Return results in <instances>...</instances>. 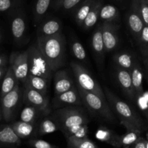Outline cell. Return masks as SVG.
Returning <instances> with one entry per match:
<instances>
[{
  "instance_id": "cell-1",
  "label": "cell",
  "mask_w": 148,
  "mask_h": 148,
  "mask_svg": "<svg viewBox=\"0 0 148 148\" xmlns=\"http://www.w3.org/2000/svg\"><path fill=\"white\" fill-rule=\"evenodd\" d=\"M106 99L115 116L119 118L121 123L126 131H143L145 122L136 110L125 101L119 97L106 86H103Z\"/></svg>"
},
{
  "instance_id": "cell-2",
  "label": "cell",
  "mask_w": 148,
  "mask_h": 148,
  "mask_svg": "<svg viewBox=\"0 0 148 148\" xmlns=\"http://www.w3.org/2000/svg\"><path fill=\"white\" fill-rule=\"evenodd\" d=\"M38 47L54 72L64 66L66 59V41L63 34L49 37H37Z\"/></svg>"
},
{
  "instance_id": "cell-3",
  "label": "cell",
  "mask_w": 148,
  "mask_h": 148,
  "mask_svg": "<svg viewBox=\"0 0 148 148\" xmlns=\"http://www.w3.org/2000/svg\"><path fill=\"white\" fill-rule=\"evenodd\" d=\"M59 130L66 135L71 129L89 122V117L86 110L82 106H70L58 108L50 113Z\"/></svg>"
},
{
  "instance_id": "cell-4",
  "label": "cell",
  "mask_w": 148,
  "mask_h": 148,
  "mask_svg": "<svg viewBox=\"0 0 148 148\" xmlns=\"http://www.w3.org/2000/svg\"><path fill=\"white\" fill-rule=\"evenodd\" d=\"M78 87V86H77ZM83 101L84 106L92 116L102 121L113 123L116 122V116L109 106L107 99H104L92 92H86L78 87Z\"/></svg>"
},
{
  "instance_id": "cell-5",
  "label": "cell",
  "mask_w": 148,
  "mask_h": 148,
  "mask_svg": "<svg viewBox=\"0 0 148 148\" xmlns=\"http://www.w3.org/2000/svg\"><path fill=\"white\" fill-rule=\"evenodd\" d=\"M71 68L76 82V86L86 92H92L106 99L103 89L92 74L79 62H71Z\"/></svg>"
},
{
  "instance_id": "cell-6",
  "label": "cell",
  "mask_w": 148,
  "mask_h": 148,
  "mask_svg": "<svg viewBox=\"0 0 148 148\" xmlns=\"http://www.w3.org/2000/svg\"><path fill=\"white\" fill-rule=\"evenodd\" d=\"M29 74L44 78L51 82L53 79L54 71L51 68L47 60L38 47L36 44L33 45L28 49Z\"/></svg>"
},
{
  "instance_id": "cell-7",
  "label": "cell",
  "mask_w": 148,
  "mask_h": 148,
  "mask_svg": "<svg viewBox=\"0 0 148 148\" xmlns=\"http://www.w3.org/2000/svg\"><path fill=\"white\" fill-rule=\"evenodd\" d=\"M22 99L23 90L20 86V82H18L10 92L1 98L2 120L6 122L12 121Z\"/></svg>"
},
{
  "instance_id": "cell-8",
  "label": "cell",
  "mask_w": 148,
  "mask_h": 148,
  "mask_svg": "<svg viewBox=\"0 0 148 148\" xmlns=\"http://www.w3.org/2000/svg\"><path fill=\"white\" fill-rule=\"evenodd\" d=\"M28 51L13 52L10 58V66L12 68L17 80L24 84L29 75L28 66Z\"/></svg>"
},
{
  "instance_id": "cell-9",
  "label": "cell",
  "mask_w": 148,
  "mask_h": 148,
  "mask_svg": "<svg viewBox=\"0 0 148 148\" xmlns=\"http://www.w3.org/2000/svg\"><path fill=\"white\" fill-rule=\"evenodd\" d=\"M22 99L25 105L35 107L41 110L51 111L49 97L26 86H23Z\"/></svg>"
},
{
  "instance_id": "cell-10",
  "label": "cell",
  "mask_w": 148,
  "mask_h": 148,
  "mask_svg": "<svg viewBox=\"0 0 148 148\" xmlns=\"http://www.w3.org/2000/svg\"><path fill=\"white\" fill-rule=\"evenodd\" d=\"M101 31L106 52L116 50L119 46V24L101 23Z\"/></svg>"
},
{
  "instance_id": "cell-11",
  "label": "cell",
  "mask_w": 148,
  "mask_h": 148,
  "mask_svg": "<svg viewBox=\"0 0 148 148\" xmlns=\"http://www.w3.org/2000/svg\"><path fill=\"white\" fill-rule=\"evenodd\" d=\"M83 101L77 86L67 92L54 96L52 107L54 109L70 106H83Z\"/></svg>"
},
{
  "instance_id": "cell-12",
  "label": "cell",
  "mask_w": 148,
  "mask_h": 148,
  "mask_svg": "<svg viewBox=\"0 0 148 148\" xmlns=\"http://www.w3.org/2000/svg\"><path fill=\"white\" fill-rule=\"evenodd\" d=\"M126 23L131 34L136 42L145 26V23L138 9L136 0H132L130 10L126 16Z\"/></svg>"
},
{
  "instance_id": "cell-13",
  "label": "cell",
  "mask_w": 148,
  "mask_h": 148,
  "mask_svg": "<svg viewBox=\"0 0 148 148\" xmlns=\"http://www.w3.org/2000/svg\"><path fill=\"white\" fill-rule=\"evenodd\" d=\"M91 45L93 55L95 56V62L99 68L102 69L105 62V55L106 53L105 45H104L103 39H102V31H101L100 25L96 27L94 31L91 41Z\"/></svg>"
},
{
  "instance_id": "cell-14",
  "label": "cell",
  "mask_w": 148,
  "mask_h": 148,
  "mask_svg": "<svg viewBox=\"0 0 148 148\" xmlns=\"http://www.w3.org/2000/svg\"><path fill=\"white\" fill-rule=\"evenodd\" d=\"M52 79L54 81L55 95L63 93L76 86L75 82L68 71L62 68L54 73Z\"/></svg>"
},
{
  "instance_id": "cell-15",
  "label": "cell",
  "mask_w": 148,
  "mask_h": 148,
  "mask_svg": "<svg viewBox=\"0 0 148 148\" xmlns=\"http://www.w3.org/2000/svg\"><path fill=\"white\" fill-rule=\"evenodd\" d=\"M115 76L119 86L126 97L132 102H136V95L132 84L130 71L116 67Z\"/></svg>"
},
{
  "instance_id": "cell-16",
  "label": "cell",
  "mask_w": 148,
  "mask_h": 148,
  "mask_svg": "<svg viewBox=\"0 0 148 148\" xmlns=\"http://www.w3.org/2000/svg\"><path fill=\"white\" fill-rule=\"evenodd\" d=\"M28 25L25 15L21 12L14 15L11 21V32L16 43L21 44L26 40Z\"/></svg>"
},
{
  "instance_id": "cell-17",
  "label": "cell",
  "mask_w": 148,
  "mask_h": 148,
  "mask_svg": "<svg viewBox=\"0 0 148 148\" xmlns=\"http://www.w3.org/2000/svg\"><path fill=\"white\" fill-rule=\"evenodd\" d=\"M62 23L58 18H49L41 22L37 28V37H49L62 33Z\"/></svg>"
},
{
  "instance_id": "cell-18",
  "label": "cell",
  "mask_w": 148,
  "mask_h": 148,
  "mask_svg": "<svg viewBox=\"0 0 148 148\" xmlns=\"http://www.w3.org/2000/svg\"><path fill=\"white\" fill-rule=\"evenodd\" d=\"M21 143V139L14 132L10 124L0 126V148H16Z\"/></svg>"
},
{
  "instance_id": "cell-19",
  "label": "cell",
  "mask_w": 148,
  "mask_h": 148,
  "mask_svg": "<svg viewBox=\"0 0 148 148\" xmlns=\"http://www.w3.org/2000/svg\"><path fill=\"white\" fill-rule=\"evenodd\" d=\"M138 60H139L134 53L126 50L116 52L113 57V63L116 67L129 71Z\"/></svg>"
},
{
  "instance_id": "cell-20",
  "label": "cell",
  "mask_w": 148,
  "mask_h": 148,
  "mask_svg": "<svg viewBox=\"0 0 148 148\" xmlns=\"http://www.w3.org/2000/svg\"><path fill=\"white\" fill-rule=\"evenodd\" d=\"M51 113V111L41 110L35 107L26 105L21 111L20 119L21 121L26 123H37L42 118L48 116Z\"/></svg>"
},
{
  "instance_id": "cell-21",
  "label": "cell",
  "mask_w": 148,
  "mask_h": 148,
  "mask_svg": "<svg viewBox=\"0 0 148 148\" xmlns=\"http://www.w3.org/2000/svg\"><path fill=\"white\" fill-rule=\"evenodd\" d=\"M10 126L21 139H29L36 136L37 123H26L20 120L12 123Z\"/></svg>"
},
{
  "instance_id": "cell-22",
  "label": "cell",
  "mask_w": 148,
  "mask_h": 148,
  "mask_svg": "<svg viewBox=\"0 0 148 148\" xmlns=\"http://www.w3.org/2000/svg\"><path fill=\"white\" fill-rule=\"evenodd\" d=\"M95 137L98 140L105 142L114 147L121 148L120 135L105 126H100L98 128L95 132Z\"/></svg>"
},
{
  "instance_id": "cell-23",
  "label": "cell",
  "mask_w": 148,
  "mask_h": 148,
  "mask_svg": "<svg viewBox=\"0 0 148 148\" xmlns=\"http://www.w3.org/2000/svg\"><path fill=\"white\" fill-rule=\"evenodd\" d=\"M131 76H132V84H133L134 90L136 95V100L139 97H140L144 93L143 90V76L144 73L142 67L139 61L138 60L130 71Z\"/></svg>"
},
{
  "instance_id": "cell-24",
  "label": "cell",
  "mask_w": 148,
  "mask_h": 148,
  "mask_svg": "<svg viewBox=\"0 0 148 148\" xmlns=\"http://www.w3.org/2000/svg\"><path fill=\"white\" fill-rule=\"evenodd\" d=\"M58 130H59V128L56 122L49 114L42 118L37 123L36 136H45V135L54 133Z\"/></svg>"
},
{
  "instance_id": "cell-25",
  "label": "cell",
  "mask_w": 148,
  "mask_h": 148,
  "mask_svg": "<svg viewBox=\"0 0 148 148\" xmlns=\"http://www.w3.org/2000/svg\"><path fill=\"white\" fill-rule=\"evenodd\" d=\"M120 19V12L116 6L111 5H102L99 13L101 22L119 24Z\"/></svg>"
},
{
  "instance_id": "cell-26",
  "label": "cell",
  "mask_w": 148,
  "mask_h": 148,
  "mask_svg": "<svg viewBox=\"0 0 148 148\" xmlns=\"http://www.w3.org/2000/svg\"><path fill=\"white\" fill-rule=\"evenodd\" d=\"M49 83L50 82L44 78L33 76L29 74L23 86H26L43 95H47Z\"/></svg>"
},
{
  "instance_id": "cell-27",
  "label": "cell",
  "mask_w": 148,
  "mask_h": 148,
  "mask_svg": "<svg viewBox=\"0 0 148 148\" xmlns=\"http://www.w3.org/2000/svg\"><path fill=\"white\" fill-rule=\"evenodd\" d=\"M102 5V0H97L96 3L84 21L82 27L84 30H90L95 26L99 19V13Z\"/></svg>"
},
{
  "instance_id": "cell-28",
  "label": "cell",
  "mask_w": 148,
  "mask_h": 148,
  "mask_svg": "<svg viewBox=\"0 0 148 148\" xmlns=\"http://www.w3.org/2000/svg\"><path fill=\"white\" fill-rule=\"evenodd\" d=\"M96 2L97 0H84V2H81L80 5L77 7L74 17L78 25L82 26L84 21L86 19V16Z\"/></svg>"
},
{
  "instance_id": "cell-29",
  "label": "cell",
  "mask_w": 148,
  "mask_h": 148,
  "mask_svg": "<svg viewBox=\"0 0 148 148\" xmlns=\"http://www.w3.org/2000/svg\"><path fill=\"white\" fill-rule=\"evenodd\" d=\"M18 82H19L17 80L12 68L9 65L8 70H7L6 73H5V76H4L3 82H2V84L1 98L3 97L4 96H5L9 92H10L15 87V86H16Z\"/></svg>"
},
{
  "instance_id": "cell-30",
  "label": "cell",
  "mask_w": 148,
  "mask_h": 148,
  "mask_svg": "<svg viewBox=\"0 0 148 148\" xmlns=\"http://www.w3.org/2000/svg\"><path fill=\"white\" fill-rule=\"evenodd\" d=\"M67 148H99L97 145L89 139L69 136L66 138Z\"/></svg>"
},
{
  "instance_id": "cell-31",
  "label": "cell",
  "mask_w": 148,
  "mask_h": 148,
  "mask_svg": "<svg viewBox=\"0 0 148 148\" xmlns=\"http://www.w3.org/2000/svg\"><path fill=\"white\" fill-rule=\"evenodd\" d=\"M71 50L73 56L79 62H85L87 61V55L83 45L76 39H72L71 42Z\"/></svg>"
},
{
  "instance_id": "cell-32",
  "label": "cell",
  "mask_w": 148,
  "mask_h": 148,
  "mask_svg": "<svg viewBox=\"0 0 148 148\" xmlns=\"http://www.w3.org/2000/svg\"><path fill=\"white\" fill-rule=\"evenodd\" d=\"M52 0H37L34 8V14L36 23H41L50 6Z\"/></svg>"
},
{
  "instance_id": "cell-33",
  "label": "cell",
  "mask_w": 148,
  "mask_h": 148,
  "mask_svg": "<svg viewBox=\"0 0 148 148\" xmlns=\"http://www.w3.org/2000/svg\"><path fill=\"white\" fill-rule=\"evenodd\" d=\"M142 132L139 131H126L124 134L120 136L121 148H129L132 147L140 137Z\"/></svg>"
},
{
  "instance_id": "cell-34",
  "label": "cell",
  "mask_w": 148,
  "mask_h": 148,
  "mask_svg": "<svg viewBox=\"0 0 148 148\" xmlns=\"http://www.w3.org/2000/svg\"><path fill=\"white\" fill-rule=\"evenodd\" d=\"M136 43L142 58H148V25H145Z\"/></svg>"
},
{
  "instance_id": "cell-35",
  "label": "cell",
  "mask_w": 148,
  "mask_h": 148,
  "mask_svg": "<svg viewBox=\"0 0 148 148\" xmlns=\"http://www.w3.org/2000/svg\"><path fill=\"white\" fill-rule=\"evenodd\" d=\"M140 15L145 25H148V3L146 0H136Z\"/></svg>"
},
{
  "instance_id": "cell-36",
  "label": "cell",
  "mask_w": 148,
  "mask_h": 148,
  "mask_svg": "<svg viewBox=\"0 0 148 148\" xmlns=\"http://www.w3.org/2000/svg\"><path fill=\"white\" fill-rule=\"evenodd\" d=\"M28 144L33 148H58L47 141L39 139H30Z\"/></svg>"
},
{
  "instance_id": "cell-37",
  "label": "cell",
  "mask_w": 148,
  "mask_h": 148,
  "mask_svg": "<svg viewBox=\"0 0 148 148\" xmlns=\"http://www.w3.org/2000/svg\"><path fill=\"white\" fill-rule=\"evenodd\" d=\"M82 2V0H64L61 5L60 9L63 11H70L77 7Z\"/></svg>"
},
{
  "instance_id": "cell-38",
  "label": "cell",
  "mask_w": 148,
  "mask_h": 148,
  "mask_svg": "<svg viewBox=\"0 0 148 148\" xmlns=\"http://www.w3.org/2000/svg\"><path fill=\"white\" fill-rule=\"evenodd\" d=\"M13 0H0V12H5L13 7Z\"/></svg>"
},
{
  "instance_id": "cell-39",
  "label": "cell",
  "mask_w": 148,
  "mask_h": 148,
  "mask_svg": "<svg viewBox=\"0 0 148 148\" xmlns=\"http://www.w3.org/2000/svg\"><path fill=\"white\" fill-rule=\"evenodd\" d=\"M132 148H146V139L140 136L139 139L132 145Z\"/></svg>"
},
{
  "instance_id": "cell-40",
  "label": "cell",
  "mask_w": 148,
  "mask_h": 148,
  "mask_svg": "<svg viewBox=\"0 0 148 148\" xmlns=\"http://www.w3.org/2000/svg\"><path fill=\"white\" fill-rule=\"evenodd\" d=\"M142 60H143V64H144V66H145V73H146V76L148 81V58H142Z\"/></svg>"
},
{
  "instance_id": "cell-41",
  "label": "cell",
  "mask_w": 148,
  "mask_h": 148,
  "mask_svg": "<svg viewBox=\"0 0 148 148\" xmlns=\"http://www.w3.org/2000/svg\"><path fill=\"white\" fill-rule=\"evenodd\" d=\"M8 63V58L5 55H0V68Z\"/></svg>"
},
{
  "instance_id": "cell-42",
  "label": "cell",
  "mask_w": 148,
  "mask_h": 148,
  "mask_svg": "<svg viewBox=\"0 0 148 148\" xmlns=\"http://www.w3.org/2000/svg\"><path fill=\"white\" fill-rule=\"evenodd\" d=\"M8 65H4V66L1 67L0 68V80L2 79V77H4L7 72V70H8Z\"/></svg>"
},
{
  "instance_id": "cell-43",
  "label": "cell",
  "mask_w": 148,
  "mask_h": 148,
  "mask_svg": "<svg viewBox=\"0 0 148 148\" xmlns=\"http://www.w3.org/2000/svg\"><path fill=\"white\" fill-rule=\"evenodd\" d=\"M63 1L64 0H55V2H54V8L55 10L60 9L61 5H62Z\"/></svg>"
},
{
  "instance_id": "cell-44",
  "label": "cell",
  "mask_w": 148,
  "mask_h": 148,
  "mask_svg": "<svg viewBox=\"0 0 148 148\" xmlns=\"http://www.w3.org/2000/svg\"><path fill=\"white\" fill-rule=\"evenodd\" d=\"M2 120V108H1V102H0V121Z\"/></svg>"
},
{
  "instance_id": "cell-45",
  "label": "cell",
  "mask_w": 148,
  "mask_h": 148,
  "mask_svg": "<svg viewBox=\"0 0 148 148\" xmlns=\"http://www.w3.org/2000/svg\"><path fill=\"white\" fill-rule=\"evenodd\" d=\"M146 148H148V134H147V139H146Z\"/></svg>"
},
{
  "instance_id": "cell-46",
  "label": "cell",
  "mask_w": 148,
  "mask_h": 148,
  "mask_svg": "<svg viewBox=\"0 0 148 148\" xmlns=\"http://www.w3.org/2000/svg\"><path fill=\"white\" fill-rule=\"evenodd\" d=\"M2 34H1V33H0V42H1V41H2Z\"/></svg>"
},
{
  "instance_id": "cell-47",
  "label": "cell",
  "mask_w": 148,
  "mask_h": 148,
  "mask_svg": "<svg viewBox=\"0 0 148 148\" xmlns=\"http://www.w3.org/2000/svg\"><path fill=\"white\" fill-rule=\"evenodd\" d=\"M146 2H147V3H148V0H146Z\"/></svg>"
}]
</instances>
